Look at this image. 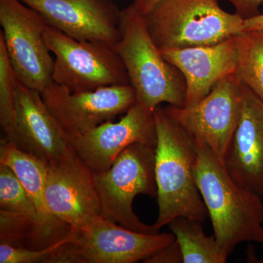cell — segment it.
I'll return each instance as SVG.
<instances>
[{"instance_id":"cell-16","label":"cell","mask_w":263,"mask_h":263,"mask_svg":"<svg viewBox=\"0 0 263 263\" xmlns=\"http://www.w3.org/2000/svg\"><path fill=\"white\" fill-rule=\"evenodd\" d=\"M243 86L241 115L224 164L237 182L262 196L263 101L245 84Z\"/></svg>"},{"instance_id":"cell-25","label":"cell","mask_w":263,"mask_h":263,"mask_svg":"<svg viewBox=\"0 0 263 263\" xmlns=\"http://www.w3.org/2000/svg\"><path fill=\"white\" fill-rule=\"evenodd\" d=\"M243 31H262L263 32V13L245 19Z\"/></svg>"},{"instance_id":"cell-4","label":"cell","mask_w":263,"mask_h":263,"mask_svg":"<svg viewBox=\"0 0 263 263\" xmlns=\"http://www.w3.org/2000/svg\"><path fill=\"white\" fill-rule=\"evenodd\" d=\"M159 49L210 46L243 32L245 19L218 0H163L143 15Z\"/></svg>"},{"instance_id":"cell-21","label":"cell","mask_w":263,"mask_h":263,"mask_svg":"<svg viewBox=\"0 0 263 263\" xmlns=\"http://www.w3.org/2000/svg\"><path fill=\"white\" fill-rule=\"evenodd\" d=\"M0 209L24 214L32 219L34 222V230L29 242V248H30L31 243L35 232L36 226H37V213L29 198L28 194L18 176L10 167L1 163H0Z\"/></svg>"},{"instance_id":"cell-15","label":"cell","mask_w":263,"mask_h":263,"mask_svg":"<svg viewBox=\"0 0 263 263\" xmlns=\"http://www.w3.org/2000/svg\"><path fill=\"white\" fill-rule=\"evenodd\" d=\"M8 141L46 165L58 160L68 144L41 92L30 89L19 80L17 82L14 131Z\"/></svg>"},{"instance_id":"cell-23","label":"cell","mask_w":263,"mask_h":263,"mask_svg":"<svg viewBox=\"0 0 263 263\" xmlns=\"http://www.w3.org/2000/svg\"><path fill=\"white\" fill-rule=\"evenodd\" d=\"M145 263L183 262L181 248L176 240L144 261Z\"/></svg>"},{"instance_id":"cell-5","label":"cell","mask_w":263,"mask_h":263,"mask_svg":"<svg viewBox=\"0 0 263 263\" xmlns=\"http://www.w3.org/2000/svg\"><path fill=\"white\" fill-rule=\"evenodd\" d=\"M176 240L174 233H140L98 215L70 229L51 263H136Z\"/></svg>"},{"instance_id":"cell-2","label":"cell","mask_w":263,"mask_h":263,"mask_svg":"<svg viewBox=\"0 0 263 263\" xmlns=\"http://www.w3.org/2000/svg\"><path fill=\"white\" fill-rule=\"evenodd\" d=\"M157 141L155 176L157 186V230L179 216L200 222L208 211L195 176L197 158L196 141L166 111L155 110Z\"/></svg>"},{"instance_id":"cell-20","label":"cell","mask_w":263,"mask_h":263,"mask_svg":"<svg viewBox=\"0 0 263 263\" xmlns=\"http://www.w3.org/2000/svg\"><path fill=\"white\" fill-rule=\"evenodd\" d=\"M18 80L0 34V124L6 140L11 139L14 131Z\"/></svg>"},{"instance_id":"cell-11","label":"cell","mask_w":263,"mask_h":263,"mask_svg":"<svg viewBox=\"0 0 263 263\" xmlns=\"http://www.w3.org/2000/svg\"><path fill=\"white\" fill-rule=\"evenodd\" d=\"M45 194L50 212L70 229L101 214L92 171L69 142L47 165Z\"/></svg>"},{"instance_id":"cell-8","label":"cell","mask_w":263,"mask_h":263,"mask_svg":"<svg viewBox=\"0 0 263 263\" xmlns=\"http://www.w3.org/2000/svg\"><path fill=\"white\" fill-rule=\"evenodd\" d=\"M0 34L18 79L42 92L53 82V58L45 41L48 24L21 0H0Z\"/></svg>"},{"instance_id":"cell-13","label":"cell","mask_w":263,"mask_h":263,"mask_svg":"<svg viewBox=\"0 0 263 263\" xmlns=\"http://www.w3.org/2000/svg\"><path fill=\"white\" fill-rule=\"evenodd\" d=\"M48 25L81 41L114 46L119 38L121 10L108 0H21Z\"/></svg>"},{"instance_id":"cell-3","label":"cell","mask_w":263,"mask_h":263,"mask_svg":"<svg viewBox=\"0 0 263 263\" xmlns=\"http://www.w3.org/2000/svg\"><path fill=\"white\" fill-rule=\"evenodd\" d=\"M120 38L114 46L127 70L136 103L155 111L160 104L183 107L186 86L179 69L167 62L132 3L121 10Z\"/></svg>"},{"instance_id":"cell-9","label":"cell","mask_w":263,"mask_h":263,"mask_svg":"<svg viewBox=\"0 0 263 263\" xmlns=\"http://www.w3.org/2000/svg\"><path fill=\"white\" fill-rule=\"evenodd\" d=\"M243 103V84L234 73L218 82L209 95L193 106L169 105L164 108L190 136L203 142L224 164Z\"/></svg>"},{"instance_id":"cell-6","label":"cell","mask_w":263,"mask_h":263,"mask_svg":"<svg viewBox=\"0 0 263 263\" xmlns=\"http://www.w3.org/2000/svg\"><path fill=\"white\" fill-rule=\"evenodd\" d=\"M101 215L124 228L140 233H160L145 224L133 211L137 195L157 197L155 148L136 143L119 154L111 167L93 173Z\"/></svg>"},{"instance_id":"cell-19","label":"cell","mask_w":263,"mask_h":263,"mask_svg":"<svg viewBox=\"0 0 263 263\" xmlns=\"http://www.w3.org/2000/svg\"><path fill=\"white\" fill-rule=\"evenodd\" d=\"M239 80L263 101V32L243 31L237 35Z\"/></svg>"},{"instance_id":"cell-27","label":"cell","mask_w":263,"mask_h":263,"mask_svg":"<svg viewBox=\"0 0 263 263\" xmlns=\"http://www.w3.org/2000/svg\"><path fill=\"white\" fill-rule=\"evenodd\" d=\"M258 262H262L263 263V257L262 259H260V260L258 261Z\"/></svg>"},{"instance_id":"cell-26","label":"cell","mask_w":263,"mask_h":263,"mask_svg":"<svg viewBox=\"0 0 263 263\" xmlns=\"http://www.w3.org/2000/svg\"><path fill=\"white\" fill-rule=\"evenodd\" d=\"M163 0H133V5L141 15H146L154 7Z\"/></svg>"},{"instance_id":"cell-10","label":"cell","mask_w":263,"mask_h":263,"mask_svg":"<svg viewBox=\"0 0 263 263\" xmlns=\"http://www.w3.org/2000/svg\"><path fill=\"white\" fill-rule=\"evenodd\" d=\"M41 94L67 140L113 121L136 103V92L130 84L72 91L52 82Z\"/></svg>"},{"instance_id":"cell-7","label":"cell","mask_w":263,"mask_h":263,"mask_svg":"<svg viewBox=\"0 0 263 263\" xmlns=\"http://www.w3.org/2000/svg\"><path fill=\"white\" fill-rule=\"evenodd\" d=\"M45 41L54 55L52 80L72 91H93L129 84L127 70L114 46L81 41L48 26Z\"/></svg>"},{"instance_id":"cell-24","label":"cell","mask_w":263,"mask_h":263,"mask_svg":"<svg viewBox=\"0 0 263 263\" xmlns=\"http://www.w3.org/2000/svg\"><path fill=\"white\" fill-rule=\"evenodd\" d=\"M234 6L235 13L243 19L259 14V8L263 0H228Z\"/></svg>"},{"instance_id":"cell-18","label":"cell","mask_w":263,"mask_h":263,"mask_svg":"<svg viewBox=\"0 0 263 263\" xmlns=\"http://www.w3.org/2000/svg\"><path fill=\"white\" fill-rule=\"evenodd\" d=\"M200 221L179 216L169 223L182 254L183 263H226L228 256L214 235L207 236Z\"/></svg>"},{"instance_id":"cell-14","label":"cell","mask_w":263,"mask_h":263,"mask_svg":"<svg viewBox=\"0 0 263 263\" xmlns=\"http://www.w3.org/2000/svg\"><path fill=\"white\" fill-rule=\"evenodd\" d=\"M164 58L179 69L186 81L185 105H195L227 76L236 73L237 35L210 46L160 50Z\"/></svg>"},{"instance_id":"cell-28","label":"cell","mask_w":263,"mask_h":263,"mask_svg":"<svg viewBox=\"0 0 263 263\" xmlns=\"http://www.w3.org/2000/svg\"><path fill=\"white\" fill-rule=\"evenodd\" d=\"M262 196H263V194H262Z\"/></svg>"},{"instance_id":"cell-12","label":"cell","mask_w":263,"mask_h":263,"mask_svg":"<svg viewBox=\"0 0 263 263\" xmlns=\"http://www.w3.org/2000/svg\"><path fill=\"white\" fill-rule=\"evenodd\" d=\"M93 173L111 167L119 154L133 143L156 147L155 111L136 103L118 122L108 121L84 134L67 138Z\"/></svg>"},{"instance_id":"cell-1","label":"cell","mask_w":263,"mask_h":263,"mask_svg":"<svg viewBox=\"0 0 263 263\" xmlns=\"http://www.w3.org/2000/svg\"><path fill=\"white\" fill-rule=\"evenodd\" d=\"M195 141V180L221 250L229 256L243 242L263 245L262 195L237 182L210 148Z\"/></svg>"},{"instance_id":"cell-22","label":"cell","mask_w":263,"mask_h":263,"mask_svg":"<svg viewBox=\"0 0 263 263\" xmlns=\"http://www.w3.org/2000/svg\"><path fill=\"white\" fill-rule=\"evenodd\" d=\"M66 239L67 237L56 245L43 249L14 247L1 243L0 263H51L57 251L65 243Z\"/></svg>"},{"instance_id":"cell-17","label":"cell","mask_w":263,"mask_h":263,"mask_svg":"<svg viewBox=\"0 0 263 263\" xmlns=\"http://www.w3.org/2000/svg\"><path fill=\"white\" fill-rule=\"evenodd\" d=\"M0 163L8 166L18 176L37 213V226L30 248L46 249L62 241L70 228L55 217L48 206L45 194L47 165L4 138L1 140Z\"/></svg>"}]
</instances>
